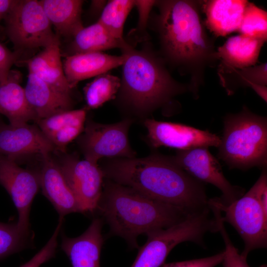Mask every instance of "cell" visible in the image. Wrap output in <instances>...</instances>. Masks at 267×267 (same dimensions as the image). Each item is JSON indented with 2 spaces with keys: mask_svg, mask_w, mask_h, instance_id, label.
Listing matches in <instances>:
<instances>
[{
  "mask_svg": "<svg viewBox=\"0 0 267 267\" xmlns=\"http://www.w3.org/2000/svg\"><path fill=\"white\" fill-rule=\"evenodd\" d=\"M238 31L241 35L267 41V11L248 1Z\"/></svg>",
  "mask_w": 267,
  "mask_h": 267,
  "instance_id": "cell-29",
  "label": "cell"
},
{
  "mask_svg": "<svg viewBox=\"0 0 267 267\" xmlns=\"http://www.w3.org/2000/svg\"><path fill=\"white\" fill-rule=\"evenodd\" d=\"M134 6L133 0H109L103 8L98 22L114 37L124 40V23Z\"/></svg>",
  "mask_w": 267,
  "mask_h": 267,
  "instance_id": "cell-27",
  "label": "cell"
},
{
  "mask_svg": "<svg viewBox=\"0 0 267 267\" xmlns=\"http://www.w3.org/2000/svg\"><path fill=\"white\" fill-rule=\"evenodd\" d=\"M121 49L124 60L120 95L135 111L151 112L177 95L191 92L189 84L176 81L163 60L149 50H136L126 42Z\"/></svg>",
  "mask_w": 267,
  "mask_h": 267,
  "instance_id": "cell-4",
  "label": "cell"
},
{
  "mask_svg": "<svg viewBox=\"0 0 267 267\" xmlns=\"http://www.w3.org/2000/svg\"><path fill=\"white\" fill-rule=\"evenodd\" d=\"M133 121L127 118L120 122L103 124L88 120L78 143L85 159L98 164L102 158L135 157L128 138Z\"/></svg>",
  "mask_w": 267,
  "mask_h": 267,
  "instance_id": "cell-9",
  "label": "cell"
},
{
  "mask_svg": "<svg viewBox=\"0 0 267 267\" xmlns=\"http://www.w3.org/2000/svg\"><path fill=\"white\" fill-rule=\"evenodd\" d=\"M87 112L85 109L69 110L59 112L36 121L37 126L48 138L56 132L67 127L85 125Z\"/></svg>",
  "mask_w": 267,
  "mask_h": 267,
  "instance_id": "cell-30",
  "label": "cell"
},
{
  "mask_svg": "<svg viewBox=\"0 0 267 267\" xmlns=\"http://www.w3.org/2000/svg\"><path fill=\"white\" fill-rule=\"evenodd\" d=\"M24 89L27 102L36 116V121L71 110V94L60 91L33 73L29 72Z\"/></svg>",
  "mask_w": 267,
  "mask_h": 267,
  "instance_id": "cell-17",
  "label": "cell"
},
{
  "mask_svg": "<svg viewBox=\"0 0 267 267\" xmlns=\"http://www.w3.org/2000/svg\"><path fill=\"white\" fill-rule=\"evenodd\" d=\"M223 251L214 256L189 261L164 263L162 267H215L222 263Z\"/></svg>",
  "mask_w": 267,
  "mask_h": 267,
  "instance_id": "cell-33",
  "label": "cell"
},
{
  "mask_svg": "<svg viewBox=\"0 0 267 267\" xmlns=\"http://www.w3.org/2000/svg\"><path fill=\"white\" fill-rule=\"evenodd\" d=\"M102 228V220L96 218L81 235L74 238L62 237L61 248L72 267H100L103 243Z\"/></svg>",
  "mask_w": 267,
  "mask_h": 267,
  "instance_id": "cell-16",
  "label": "cell"
},
{
  "mask_svg": "<svg viewBox=\"0 0 267 267\" xmlns=\"http://www.w3.org/2000/svg\"><path fill=\"white\" fill-rule=\"evenodd\" d=\"M173 161L191 177L202 182L210 183L222 193L221 202L228 205L244 193V189L233 185L223 175L221 165L208 147H198L177 150L171 157Z\"/></svg>",
  "mask_w": 267,
  "mask_h": 267,
  "instance_id": "cell-10",
  "label": "cell"
},
{
  "mask_svg": "<svg viewBox=\"0 0 267 267\" xmlns=\"http://www.w3.org/2000/svg\"><path fill=\"white\" fill-rule=\"evenodd\" d=\"M120 86V79L110 74L105 73L95 77L83 89L88 107L96 109L114 99Z\"/></svg>",
  "mask_w": 267,
  "mask_h": 267,
  "instance_id": "cell-26",
  "label": "cell"
},
{
  "mask_svg": "<svg viewBox=\"0 0 267 267\" xmlns=\"http://www.w3.org/2000/svg\"><path fill=\"white\" fill-rule=\"evenodd\" d=\"M73 54L102 52L110 49L121 48L126 41L114 37L98 21L80 30L73 37Z\"/></svg>",
  "mask_w": 267,
  "mask_h": 267,
  "instance_id": "cell-24",
  "label": "cell"
},
{
  "mask_svg": "<svg viewBox=\"0 0 267 267\" xmlns=\"http://www.w3.org/2000/svg\"><path fill=\"white\" fill-rule=\"evenodd\" d=\"M63 221L62 219H59L57 225L46 244L30 260L19 267H40L54 256L57 247L58 236Z\"/></svg>",
  "mask_w": 267,
  "mask_h": 267,
  "instance_id": "cell-32",
  "label": "cell"
},
{
  "mask_svg": "<svg viewBox=\"0 0 267 267\" xmlns=\"http://www.w3.org/2000/svg\"><path fill=\"white\" fill-rule=\"evenodd\" d=\"M267 66L264 63L258 66L235 68L220 64L218 74L222 86L228 95L233 94L241 87H250L253 84L267 86Z\"/></svg>",
  "mask_w": 267,
  "mask_h": 267,
  "instance_id": "cell-25",
  "label": "cell"
},
{
  "mask_svg": "<svg viewBox=\"0 0 267 267\" xmlns=\"http://www.w3.org/2000/svg\"><path fill=\"white\" fill-rule=\"evenodd\" d=\"M157 27L162 51L172 64L189 73L191 92L198 97L207 66L218 60L214 41L201 19V1L156 0Z\"/></svg>",
  "mask_w": 267,
  "mask_h": 267,
  "instance_id": "cell-2",
  "label": "cell"
},
{
  "mask_svg": "<svg viewBox=\"0 0 267 267\" xmlns=\"http://www.w3.org/2000/svg\"><path fill=\"white\" fill-rule=\"evenodd\" d=\"M144 125L147 138L154 148L165 146L186 150L198 147H218L221 139L208 130H202L186 125L146 119Z\"/></svg>",
  "mask_w": 267,
  "mask_h": 267,
  "instance_id": "cell-13",
  "label": "cell"
},
{
  "mask_svg": "<svg viewBox=\"0 0 267 267\" xmlns=\"http://www.w3.org/2000/svg\"><path fill=\"white\" fill-rule=\"evenodd\" d=\"M18 0H0V21L7 17L16 4Z\"/></svg>",
  "mask_w": 267,
  "mask_h": 267,
  "instance_id": "cell-36",
  "label": "cell"
},
{
  "mask_svg": "<svg viewBox=\"0 0 267 267\" xmlns=\"http://www.w3.org/2000/svg\"><path fill=\"white\" fill-rule=\"evenodd\" d=\"M0 184L10 196L17 210V225L30 231V208L40 188L39 172L21 168L15 161L0 156Z\"/></svg>",
  "mask_w": 267,
  "mask_h": 267,
  "instance_id": "cell-12",
  "label": "cell"
},
{
  "mask_svg": "<svg viewBox=\"0 0 267 267\" xmlns=\"http://www.w3.org/2000/svg\"><path fill=\"white\" fill-rule=\"evenodd\" d=\"M208 203L220 210L223 222L231 224L243 239V257L247 258L252 251L267 247V213L252 187L230 204H222L217 197L209 199Z\"/></svg>",
  "mask_w": 267,
  "mask_h": 267,
  "instance_id": "cell-7",
  "label": "cell"
},
{
  "mask_svg": "<svg viewBox=\"0 0 267 267\" xmlns=\"http://www.w3.org/2000/svg\"><path fill=\"white\" fill-rule=\"evenodd\" d=\"M21 79L20 73L11 70L7 81L0 84V114L6 116L12 125L36 120L20 84Z\"/></svg>",
  "mask_w": 267,
  "mask_h": 267,
  "instance_id": "cell-20",
  "label": "cell"
},
{
  "mask_svg": "<svg viewBox=\"0 0 267 267\" xmlns=\"http://www.w3.org/2000/svg\"><path fill=\"white\" fill-rule=\"evenodd\" d=\"M156 0H134V6L137 8L138 19L136 33H145L146 28L149 18L150 11L155 4Z\"/></svg>",
  "mask_w": 267,
  "mask_h": 267,
  "instance_id": "cell-34",
  "label": "cell"
},
{
  "mask_svg": "<svg viewBox=\"0 0 267 267\" xmlns=\"http://www.w3.org/2000/svg\"><path fill=\"white\" fill-rule=\"evenodd\" d=\"M56 150L37 126L28 123L0 125V156L16 160L24 156L49 155Z\"/></svg>",
  "mask_w": 267,
  "mask_h": 267,
  "instance_id": "cell-14",
  "label": "cell"
},
{
  "mask_svg": "<svg viewBox=\"0 0 267 267\" xmlns=\"http://www.w3.org/2000/svg\"><path fill=\"white\" fill-rule=\"evenodd\" d=\"M217 156L230 169L243 171L267 166V118L246 106L223 118Z\"/></svg>",
  "mask_w": 267,
  "mask_h": 267,
  "instance_id": "cell-5",
  "label": "cell"
},
{
  "mask_svg": "<svg viewBox=\"0 0 267 267\" xmlns=\"http://www.w3.org/2000/svg\"><path fill=\"white\" fill-rule=\"evenodd\" d=\"M59 37L39 53L25 62L33 73L60 91L71 94L70 87L64 72L61 59Z\"/></svg>",
  "mask_w": 267,
  "mask_h": 267,
  "instance_id": "cell-21",
  "label": "cell"
},
{
  "mask_svg": "<svg viewBox=\"0 0 267 267\" xmlns=\"http://www.w3.org/2000/svg\"><path fill=\"white\" fill-rule=\"evenodd\" d=\"M218 231L217 220L210 208L189 214L182 221L169 227L149 233L146 243L139 249L131 267H160L171 250L186 241L204 246L208 232Z\"/></svg>",
  "mask_w": 267,
  "mask_h": 267,
  "instance_id": "cell-6",
  "label": "cell"
},
{
  "mask_svg": "<svg viewBox=\"0 0 267 267\" xmlns=\"http://www.w3.org/2000/svg\"><path fill=\"white\" fill-rule=\"evenodd\" d=\"M4 19L7 34L18 49L44 48L59 37L40 0H18Z\"/></svg>",
  "mask_w": 267,
  "mask_h": 267,
  "instance_id": "cell-8",
  "label": "cell"
},
{
  "mask_svg": "<svg viewBox=\"0 0 267 267\" xmlns=\"http://www.w3.org/2000/svg\"><path fill=\"white\" fill-rule=\"evenodd\" d=\"M252 88L266 102H267V86L258 84H253Z\"/></svg>",
  "mask_w": 267,
  "mask_h": 267,
  "instance_id": "cell-37",
  "label": "cell"
},
{
  "mask_svg": "<svg viewBox=\"0 0 267 267\" xmlns=\"http://www.w3.org/2000/svg\"><path fill=\"white\" fill-rule=\"evenodd\" d=\"M16 59V54L0 43V84L7 81L11 68Z\"/></svg>",
  "mask_w": 267,
  "mask_h": 267,
  "instance_id": "cell-35",
  "label": "cell"
},
{
  "mask_svg": "<svg viewBox=\"0 0 267 267\" xmlns=\"http://www.w3.org/2000/svg\"><path fill=\"white\" fill-rule=\"evenodd\" d=\"M39 174L43 194L63 218L72 213H81L78 203L69 186L57 162L50 154L42 157Z\"/></svg>",
  "mask_w": 267,
  "mask_h": 267,
  "instance_id": "cell-15",
  "label": "cell"
},
{
  "mask_svg": "<svg viewBox=\"0 0 267 267\" xmlns=\"http://www.w3.org/2000/svg\"><path fill=\"white\" fill-rule=\"evenodd\" d=\"M40 2L58 34L73 37L84 27L81 20L83 0H41Z\"/></svg>",
  "mask_w": 267,
  "mask_h": 267,
  "instance_id": "cell-23",
  "label": "cell"
},
{
  "mask_svg": "<svg viewBox=\"0 0 267 267\" xmlns=\"http://www.w3.org/2000/svg\"><path fill=\"white\" fill-rule=\"evenodd\" d=\"M101 168L110 180L189 213L209 208L203 183L171 157L154 154L144 158H111Z\"/></svg>",
  "mask_w": 267,
  "mask_h": 267,
  "instance_id": "cell-1",
  "label": "cell"
},
{
  "mask_svg": "<svg viewBox=\"0 0 267 267\" xmlns=\"http://www.w3.org/2000/svg\"><path fill=\"white\" fill-rule=\"evenodd\" d=\"M266 42L241 34L231 37L216 50L217 59L221 64L235 68L255 66Z\"/></svg>",
  "mask_w": 267,
  "mask_h": 267,
  "instance_id": "cell-22",
  "label": "cell"
},
{
  "mask_svg": "<svg viewBox=\"0 0 267 267\" xmlns=\"http://www.w3.org/2000/svg\"><path fill=\"white\" fill-rule=\"evenodd\" d=\"M103 188L97 210L110 233L123 238L132 248H139V235L169 227L192 214L110 180Z\"/></svg>",
  "mask_w": 267,
  "mask_h": 267,
  "instance_id": "cell-3",
  "label": "cell"
},
{
  "mask_svg": "<svg viewBox=\"0 0 267 267\" xmlns=\"http://www.w3.org/2000/svg\"><path fill=\"white\" fill-rule=\"evenodd\" d=\"M248 0H208L201 1L206 15L205 25L216 36L223 37L238 31Z\"/></svg>",
  "mask_w": 267,
  "mask_h": 267,
  "instance_id": "cell-19",
  "label": "cell"
},
{
  "mask_svg": "<svg viewBox=\"0 0 267 267\" xmlns=\"http://www.w3.org/2000/svg\"><path fill=\"white\" fill-rule=\"evenodd\" d=\"M79 205L81 213L97 210L103 186V172L98 164L74 155L64 156L58 162Z\"/></svg>",
  "mask_w": 267,
  "mask_h": 267,
  "instance_id": "cell-11",
  "label": "cell"
},
{
  "mask_svg": "<svg viewBox=\"0 0 267 267\" xmlns=\"http://www.w3.org/2000/svg\"><path fill=\"white\" fill-rule=\"evenodd\" d=\"M124 57L102 52L72 54L63 63L66 78L73 89L81 81L107 73L122 65Z\"/></svg>",
  "mask_w": 267,
  "mask_h": 267,
  "instance_id": "cell-18",
  "label": "cell"
},
{
  "mask_svg": "<svg viewBox=\"0 0 267 267\" xmlns=\"http://www.w3.org/2000/svg\"><path fill=\"white\" fill-rule=\"evenodd\" d=\"M215 215L217 220L218 232L223 240L225 249L223 251L224 256L222 262L223 267H250L246 261V258L239 253L238 250L234 246L225 229L224 222L221 218L220 212H217Z\"/></svg>",
  "mask_w": 267,
  "mask_h": 267,
  "instance_id": "cell-31",
  "label": "cell"
},
{
  "mask_svg": "<svg viewBox=\"0 0 267 267\" xmlns=\"http://www.w3.org/2000/svg\"><path fill=\"white\" fill-rule=\"evenodd\" d=\"M30 241V232L17 224L0 222V259L25 248Z\"/></svg>",
  "mask_w": 267,
  "mask_h": 267,
  "instance_id": "cell-28",
  "label": "cell"
}]
</instances>
